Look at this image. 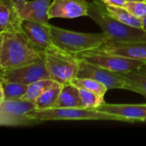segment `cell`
<instances>
[{"instance_id": "cell-23", "label": "cell", "mask_w": 146, "mask_h": 146, "mask_svg": "<svg viewBox=\"0 0 146 146\" xmlns=\"http://www.w3.org/2000/svg\"><path fill=\"white\" fill-rule=\"evenodd\" d=\"M81 101L83 104V107L86 109H96L99 106L105 104L104 96L99 95L94 92L83 89V88H78Z\"/></svg>"}, {"instance_id": "cell-2", "label": "cell", "mask_w": 146, "mask_h": 146, "mask_svg": "<svg viewBox=\"0 0 146 146\" xmlns=\"http://www.w3.org/2000/svg\"><path fill=\"white\" fill-rule=\"evenodd\" d=\"M44 57V51L36 47L23 32L3 33L1 64L3 71L32 63Z\"/></svg>"}, {"instance_id": "cell-7", "label": "cell", "mask_w": 146, "mask_h": 146, "mask_svg": "<svg viewBox=\"0 0 146 146\" xmlns=\"http://www.w3.org/2000/svg\"><path fill=\"white\" fill-rule=\"evenodd\" d=\"M36 110L34 102L28 100H4L0 104V126L20 127L38 124L27 116V114Z\"/></svg>"}, {"instance_id": "cell-14", "label": "cell", "mask_w": 146, "mask_h": 146, "mask_svg": "<svg viewBox=\"0 0 146 146\" xmlns=\"http://www.w3.org/2000/svg\"><path fill=\"white\" fill-rule=\"evenodd\" d=\"M22 21L13 0H0V33L22 32Z\"/></svg>"}, {"instance_id": "cell-4", "label": "cell", "mask_w": 146, "mask_h": 146, "mask_svg": "<svg viewBox=\"0 0 146 146\" xmlns=\"http://www.w3.org/2000/svg\"><path fill=\"white\" fill-rule=\"evenodd\" d=\"M50 33L52 44L73 55L96 50L107 42L102 32L78 33L50 25Z\"/></svg>"}, {"instance_id": "cell-24", "label": "cell", "mask_w": 146, "mask_h": 146, "mask_svg": "<svg viewBox=\"0 0 146 146\" xmlns=\"http://www.w3.org/2000/svg\"><path fill=\"white\" fill-rule=\"evenodd\" d=\"M125 9L130 11L136 17L143 20L146 17V2L145 1H133L126 2L123 5Z\"/></svg>"}, {"instance_id": "cell-16", "label": "cell", "mask_w": 146, "mask_h": 146, "mask_svg": "<svg viewBox=\"0 0 146 146\" xmlns=\"http://www.w3.org/2000/svg\"><path fill=\"white\" fill-rule=\"evenodd\" d=\"M53 108H83L79 89L71 83L64 85Z\"/></svg>"}, {"instance_id": "cell-26", "label": "cell", "mask_w": 146, "mask_h": 146, "mask_svg": "<svg viewBox=\"0 0 146 146\" xmlns=\"http://www.w3.org/2000/svg\"><path fill=\"white\" fill-rule=\"evenodd\" d=\"M4 101V93H3V85L2 82L0 80V104Z\"/></svg>"}, {"instance_id": "cell-28", "label": "cell", "mask_w": 146, "mask_h": 146, "mask_svg": "<svg viewBox=\"0 0 146 146\" xmlns=\"http://www.w3.org/2000/svg\"><path fill=\"white\" fill-rule=\"evenodd\" d=\"M143 29L146 32V17L143 19Z\"/></svg>"}, {"instance_id": "cell-20", "label": "cell", "mask_w": 146, "mask_h": 146, "mask_svg": "<svg viewBox=\"0 0 146 146\" xmlns=\"http://www.w3.org/2000/svg\"><path fill=\"white\" fill-rule=\"evenodd\" d=\"M0 80L2 82L3 88L4 100L15 101V100L22 99L23 96L27 92L28 85L8 81V80H4L1 79Z\"/></svg>"}, {"instance_id": "cell-10", "label": "cell", "mask_w": 146, "mask_h": 146, "mask_svg": "<svg viewBox=\"0 0 146 146\" xmlns=\"http://www.w3.org/2000/svg\"><path fill=\"white\" fill-rule=\"evenodd\" d=\"M89 2L86 0H52L49 9L48 17L73 19L88 16Z\"/></svg>"}, {"instance_id": "cell-9", "label": "cell", "mask_w": 146, "mask_h": 146, "mask_svg": "<svg viewBox=\"0 0 146 146\" xmlns=\"http://www.w3.org/2000/svg\"><path fill=\"white\" fill-rule=\"evenodd\" d=\"M76 77L93 79L104 85L108 90L124 89L125 86L124 78L121 74L108 70L100 66L88 62L83 59H80Z\"/></svg>"}, {"instance_id": "cell-11", "label": "cell", "mask_w": 146, "mask_h": 146, "mask_svg": "<svg viewBox=\"0 0 146 146\" xmlns=\"http://www.w3.org/2000/svg\"><path fill=\"white\" fill-rule=\"evenodd\" d=\"M92 52L119 55L128 58L146 61V42H106Z\"/></svg>"}, {"instance_id": "cell-32", "label": "cell", "mask_w": 146, "mask_h": 146, "mask_svg": "<svg viewBox=\"0 0 146 146\" xmlns=\"http://www.w3.org/2000/svg\"><path fill=\"white\" fill-rule=\"evenodd\" d=\"M145 2H146V0H145Z\"/></svg>"}, {"instance_id": "cell-30", "label": "cell", "mask_w": 146, "mask_h": 146, "mask_svg": "<svg viewBox=\"0 0 146 146\" xmlns=\"http://www.w3.org/2000/svg\"><path fill=\"white\" fill-rule=\"evenodd\" d=\"M126 2H133V1H145V0H125Z\"/></svg>"}, {"instance_id": "cell-1", "label": "cell", "mask_w": 146, "mask_h": 146, "mask_svg": "<svg viewBox=\"0 0 146 146\" xmlns=\"http://www.w3.org/2000/svg\"><path fill=\"white\" fill-rule=\"evenodd\" d=\"M88 16L100 27L107 42H146L145 30L128 26L114 18L108 12L106 4L101 0L89 2Z\"/></svg>"}, {"instance_id": "cell-18", "label": "cell", "mask_w": 146, "mask_h": 146, "mask_svg": "<svg viewBox=\"0 0 146 146\" xmlns=\"http://www.w3.org/2000/svg\"><path fill=\"white\" fill-rule=\"evenodd\" d=\"M106 8L109 15L115 18L116 20H118L119 21L133 27L143 29V20L133 15L130 11H128L124 7L106 5Z\"/></svg>"}, {"instance_id": "cell-33", "label": "cell", "mask_w": 146, "mask_h": 146, "mask_svg": "<svg viewBox=\"0 0 146 146\" xmlns=\"http://www.w3.org/2000/svg\"><path fill=\"white\" fill-rule=\"evenodd\" d=\"M0 34H2V33H0Z\"/></svg>"}, {"instance_id": "cell-29", "label": "cell", "mask_w": 146, "mask_h": 146, "mask_svg": "<svg viewBox=\"0 0 146 146\" xmlns=\"http://www.w3.org/2000/svg\"><path fill=\"white\" fill-rule=\"evenodd\" d=\"M15 3H23V2H26L27 0H13Z\"/></svg>"}, {"instance_id": "cell-22", "label": "cell", "mask_w": 146, "mask_h": 146, "mask_svg": "<svg viewBox=\"0 0 146 146\" xmlns=\"http://www.w3.org/2000/svg\"><path fill=\"white\" fill-rule=\"evenodd\" d=\"M71 83L77 88H83L91 92H94L99 95L105 96L108 89L102 83L90 79V78H77L75 77Z\"/></svg>"}, {"instance_id": "cell-15", "label": "cell", "mask_w": 146, "mask_h": 146, "mask_svg": "<svg viewBox=\"0 0 146 146\" xmlns=\"http://www.w3.org/2000/svg\"><path fill=\"white\" fill-rule=\"evenodd\" d=\"M96 110L121 116L132 123L146 121V104H110L105 103Z\"/></svg>"}, {"instance_id": "cell-13", "label": "cell", "mask_w": 146, "mask_h": 146, "mask_svg": "<svg viewBox=\"0 0 146 146\" xmlns=\"http://www.w3.org/2000/svg\"><path fill=\"white\" fill-rule=\"evenodd\" d=\"M50 25L24 20L22 24V29L23 33L36 47L45 51L52 44Z\"/></svg>"}, {"instance_id": "cell-25", "label": "cell", "mask_w": 146, "mask_h": 146, "mask_svg": "<svg viewBox=\"0 0 146 146\" xmlns=\"http://www.w3.org/2000/svg\"><path fill=\"white\" fill-rule=\"evenodd\" d=\"M106 5H112V6H121L126 3L125 0H101Z\"/></svg>"}, {"instance_id": "cell-31", "label": "cell", "mask_w": 146, "mask_h": 146, "mask_svg": "<svg viewBox=\"0 0 146 146\" xmlns=\"http://www.w3.org/2000/svg\"><path fill=\"white\" fill-rule=\"evenodd\" d=\"M143 68H145V69H146V61H145V64H144V66L142 67Z\"/></svg>"}, {"instance_id": "cell-17", "label": "cell", "mask_w": 146, "mask_h": 146, "mask_svg": "<svg viewBox=\"0 0 146 146\" xmlns=\"http://www.w3.org/2000/svg\"><path fill=\"white\" fill-rule=\"evenodd\" d=\"M121 74L125 81L124 89L146 97V69L141 68Z\"/></svg>"}, {"instance_id": "cell-5", "label": "cell", "mask_w": 146, "mask_h": 146, "mask_svg": "<svg viewBox=\"0 0 146 146\" xmlns=\"http://www.w3.org/2000/svg\"><path fill=\"white\" fill-rule=\"evenodd\" d=\"M44 57L50 79L64 86L71 83L76 77L80 62L76 55L52 44L45 50Z\"/></svg>"}, {"instance_id": "cell-19", "label": "cell", "mask_w": 146, "mask_h": 146, "mask_svg": "<svg viewBox=\"0 0 146 146\" xmlns=\"http://www.w3.org/2000/svg\"><path fill=\"white\" fill-rule=\"evenodd\" d=\"M63 85L55 82L51 87L46 90L35 101L37 110H45L53 108L62 90Z\"/></svg>"}, {"instance_id": "cell-27", "label": "cell", "mask_w": 146, "mask_h": 146, "mask_svg": "<svg viewBox=\"0 0 146 146\" xmlns=\"http://www.w3.org/2000/svg\"><path fill=\"white\" fill-rule=\"evenodd\" d=\"M2 42H3V33L0 34V74L3 72L2 64H1V52H2Z\"/></svg>"}, {"instance_id": "cell-21", "label": "cell", "mask_w": 146, "mask_h": 146, "mask_svg": "<svg viewBox=\"0 0 146 146\" xmlns=\"http://www.w3.org/2000/svg\"><path fill=\"white\" fill-rule=\"evenodd\" d=\"M56 81L52 79H43L31 83L28 86V90L23 96V100L34 102L46 90L51 87Z\"/></svg>"}, {"instance_id": "cell-12", "label": "cell", "mask_w": 146, "mask_h": 146, "mask_svg": "<svg viewBox=\"0 0 146 146\" xmlns=\"http://www.w3.org/2000/svg\"><path fill=\"white\" fill-rule=\"evenodd\" d=\"M52 0H32L15 3L22 19L49 24L48 9Z\"/></svg>"}, {"instance_id": "cell-6", "label": "cell", "mask_w": 146, "mask_h": 146, "mask_svg": "<svg viewBox=\"0 0 146 146\" xmlns=\"http://www.w3.org/2000/svg\"><path fill=\"white\" fill-rule=\"evenodd\" d=\"M76 56L88 62L119 74H125L133 70L139 69L145 64V61L142 60L128 58L119 55L102 54L92 51L79 53Z\"/></svg>"}, {"instance_id": "cell-8", "label": "cell", "mask_w": 146, "mask_h": 146, "mask_svg": "<svg viewBox=\"0 0 146 146\" xmlns=\"http://www.w3.org/2000/svg\"><path fill=\"white\" fill-rule=\"evenodd\" d=\"M0 79L29 85L40 80L50 79V76L46 67L45 57H42L32 63L3 71L0 74Z\"/></svg>"}, {"instance_id": "cell-3", "label": "cell", "mask_w": 146, "mask_h": 146, "mask_svg": "<svg viewBox=\"0 0 146 146\" xmlns=\"http://www.w3.org/2000/svg\"><path fill=\"white\" fill-rule=\"evenodd\" d=\"M27 116L37 123L47 121H116L130 122L121 116L100 111L96 109L86 108H50L34 110Z\"/></svg>"}]
</instances>
